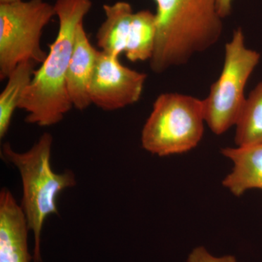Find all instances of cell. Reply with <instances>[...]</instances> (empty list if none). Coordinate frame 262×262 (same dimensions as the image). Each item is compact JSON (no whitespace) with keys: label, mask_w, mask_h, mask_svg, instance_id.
<instances>
[{"label":"cell","mask_w":262,"mask_h":262,"mask_svg":"<svg viewBox=\"0 0 262 262\" xmlns=\"http://www.w3.org/2000/svg\"><path fill=\"white\" fill-rule=\"evenodd\" d=\"M259 60L257 51L246 47L242 29H235L225 46L220 77L203 100L205 121L215 135H222L238 121L246 102V84Z\"/></svg>","instance_id":"5b68a950"},{"label":"cell","mask_w":262,"mask_h":262,"mask_svg":"<svg viewBox=\"0 0 262 262\" xmlns=\"http://www.w3.org/2000/svg\"><path fill=\"white\" fill-rule=\"evenodd\" d=\"M147 75L120 63L119 56L98 51L89 86L92 104L115 111L140 99Z\"/></svg>","instance_id":"52a82bcc"},{"label":"cell","mask_w":262,"mask_h":262,"mask_svg":"<svg viewBox=\"0 0 262 262\" xmlns=\"http://www.w3.org/2000/svg\"><path fill=\"white\" fill-rule=\"evenodd\" d=\"M37 63L31 61L19 63L8 77V82L0 94V138L6 135L15 110L30 84Z\"/></svg>","instance_id":"7c38bea8"},{"label":"cell","mask_w":262,"mask_h":262,"mask_svg":"<svg viewBox=\"0 0 262 262\" xmlns=\"http://www.w3.org/2000/svg\"><path fill=\"white\" fill-rule=\"evenodd\" d=\"M53 136L44 133L27 151L18 152L9 142L2 146L1 156L18 170L23 187L21 206L34 236L33 261L42 262L41 235L49 215L58 214L57 199L61 192L75 187L72 170L56 173L51 166Z\"/></svg>","instance_id":"3957f363"},{"label":"cell","mask_w":262,"mask_h":262,"mask_svg":"<svg viewBox=\"0 0 262 262\" xmlns=\"http://www.w3.org/2000/svg\"><path fill=\"white\" fill-rule=\"evenodd\" d=\"M217 9L222 18L229 16L232 13V0H216Z\"/></svg>","instance_id":"2e32d148"},{"label":"cell","mask_w":262,"mask_h":262,"mask_svg":"<svg viewBox=\"0 0 262 262\" xmlns=\"http://www.w3.org/2000/svg\"><path fill=\"white\" fill-rule=\"evenodd\" d=\"M235 126L237 146L262 145V81L246 98Z\"/></svg>","instance_id":"4fadbf2b"},{"label":"cell","mask_w":262,"mask_h":262,"mask_svg":"<svg viewBox=\"0 0 262 262\" xmlns=\"http://www.w3.org/2000/svg\"><path fill=\"white\" fill-rule=\"evenodd\" d=\"M28 222L23 208L7 188L0 192V262H31Z\"/></svg>","instance_id":"ba28073f"},{"label":"cell","mask_w":262,"mask_h":262,"mask_svg":"<svg viewBox=\"0 0 262 262\" xmlns=\"http://www.w3.org/2000/svg\"><path fill=\"white\" fill-rule=\"evenodd\" d=\"M98 51L90 42L83 22L76 29L75 44L66 77L67 93L73 107L82 111L92 104L89 86Z\"/></svg>","instance_id":"9c48e42d"},{"label":"cell","mask_w":262,"mask_h":262,"mask_svg":"<svg viewBox=\"0 0 262 262\" xmlns=\"http://www.w3.org/2000/svg\"><path fill=\"white\" fill-rule=\"evenodd\" d=\"M205 122L203 100L178 93L160 94L143 127L141 145L160 157L187 152L203 139Z\"/></svg>","instance_id":"277c9868"},{"label":"cell","mask_w":262,"mask_h":262,"mask_svg":"<svg viewBox=\"0 0 262 262\" xmlns=\"http://www.w3.org/2000/svg\"><path fill=\"white\" fill-rule=\"evenodd\" d=\"M103 9L106 18L96 33L98 46L101 51L120 56L130 39L135 12L124 1L103 5Z\"/></svg>","instance_id":"8fae6325"},{"label":"cell","mask_w":262,"mask_h":262,"mask_svg":"<svg viewBox=\"0 0 262 262\" xmlns=\"http://www.w3.org/2000/svg\"><path fill=\"white\" fill-rule=\"evenodd\" d=\"M222 153L234 163L223 181L232 194L239 196L248 189H262V145L224 148Z\"/></svg>","instance_id":"30bf717a"},{"label":"cell","mask_w":262,"mask_h":262,"mask_svg":"<svg viewBox=\"0 0 262 262\" xmlns=\"http://www.w3.org/2000/svg\"><path fill=\"white\" fill-rule=\"evenodd\" d=\"M55 15L54 5L44 0L0 3V80L8 79L21 62H44L48 53L41 37Z\"/></svg>","instance_id":"8992f818"},{"label":"cell","mask_w":262,"mask_h":262,"mask_svg":"<svg viewBox=\"0 0 262 262\" xmlns=\"http://www.w3.org/2000/svg\"><path fill=\"white\" fill-rule=\"evenodd\" d=\"M155 35V14L147 10L136 12L132 33L124 52L127 59L132 62L151 59L154 51Z\"/></svg>","instance_id":"5bb4252c"},{"label":"cell","mask_w":262,"mask_h":262,"mask_svg":"<svg viewBox=\"0 0 262 262\" xmlns=\"http://www.w3.org/2000/svg\"><path fill=\"white\" fill-rule=\"evenodd\" d=\"M187 262H237V259L231 255L222 257L213 256L203 246H199L190 253Z\"/></svg>","instance_id":"9a60e30c"},{"label":"cell","mask_w":262,"mask_h":262,"mask_svg":"<svg viewBox=\"0 0 262 262\" xmlns=\"http://www.w3.org/2000/svg\"><path fill=\"white\" fill-rule=\"evenodd\" d=\"M156 35L150 67L161 74L184 65L220 40L223 30L216 0H155Z\"/></svg>","instance_id":"7a4b0ae2"},{"label":"cell","mask_w":262,"mask_h":262,"mask_svg":"<svg viewBox=\"0 0 262 262\" xmlns=\"http://www.w3.org/2000/svg\"><path fill=\"white\" fill-rule=\"evenodd\" d=\"M92 0H56L58 34L50 46L47 58L35 70L24 91L18 108L27 112L25 121L40 127L59 123L73 108L66 77L75 44L77 26L92 8Z\"/></svg>","instance_id":"6da1fadb"},{"label":"cell","mask_w":262,"mask_h":262,"mask_svg":"<svg viewBox=\"0 0 262 262\" xmlns=\"http://www.w3.org/2000/svg\"><path fill=\"white\" fill-rule=\"evenodd\" d=\"M20 1V0H0V3H10L14 2Z\"/></svg>","instance_id":"e0dca14e"}]
</instances>
